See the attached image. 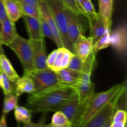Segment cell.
<instances>
[{"instance_id": "cell-1", "label": "cell", "mask_w": 127, "mask_h": 127, "mask_svg": "<svg viewBox=\"0 0 127 127\" xmlns=\"http://www.w3.org/2000/svg\"><path fill=\"white\" fill-rule=\"evenodd\" d=\"M76 93L74 88L58 84L37 93L29 94L26 106L33 113L57 112Z\"/></svg>"}, {"instance_id": "cell-2", "label": "cell", "mask_w": 127, "mask_h": 127, "mask_svg": "<svg viewBox=\"0 0 127 127\" xmlns=\"http://www.w3.org/2000/svg\"><path fill=\"white\" fill-rule=\"evenodd\" d=\"M122 84H116L105 91L94 93L83 109L80 117L74 127H83L110 102L117 93Z\"/></svg>"}, {"instance_id": "cell-3", "label": "cell", "mask_w": 127, "mask_h": 127, "mask_svg": "<svg viewBox=\"0 0 127 127\" xmlns=\"http://www.w3.org/2000/svg\"><path fill=\"white\" fill-rule=\"evenodd\" d=\"M96 64V53L93 52L84 62L80 72L76 91L81 107V114L88 102L94 93V84L91 81V75Z\"/></svg>"}, {"instance_id": "cell-4", "label": "cell", "mask_w": 127, "mask_h": 127, "mask_svg": "<svg viewBox=\"0 0 127 127\" xmlns=\"http://www.w3.org/2000/svg\"><path fill=\"white\" fill-rule=\"evenodd\" d=\"M49 7L57 26L63 47L74 53L73 45L71 43L66 31V19L64 13V7L61 0H44Z\"/></svg>"}, {"instance_id": "cell-5", "label": "cell", "mask_w": 127, "mask_h": 127, "mask_svg": "<svg viewBox=\"0 0 127 127\" xmlns=\"http://www.w3.org/2000/svg\"><path fill=\"white\" fill-rule=\"evenodd\" d=\"M24 74L29 77L33 81L35 88L34 93L59 84L56 72L48 68L40 69L33 68L24 71Z\"/></svg>"}, {"instance_id": "cell-6", "label": "cell", "mask_w": 127, "mask_h": 127, "mask_svg": "<svg viewBox=\"0 0 127 127\" xmlns=\"http://www.w3.org/2000/svg\"><path fill=\"white\" fill-rule=\"evenodd\" d=\"M7 47H9L16 53L24 71L33 69V53L29 39L18 35L14 40Z\"/></svg>"}, {"instance_id": "cell-7", "label": "cell", "mask_w": 127, "mask_h": 127, "mask_svg": "<svg viewBox=\"0 0 127 127\" xmlns=\"http://www.w3.org/2000/svg\"><path fill=\"white\" fill-rule=\"evenodd\" d=\"M68 119L72 127H74L81 114V107L77 93L68 99L59 109Z\"/></svg>"}, {"instance_id": "cell-8", "label": "cell", "mask_w": 127, "mask_h": 127, "mask_svg": "<svg viewBox=\"0 0 127 127\" xmlns=\"http://www.w3.org/2000/svg\"><path fill=\"white\" fill-rule=\"evenodd\" d=\"M38 7L40 14L42 16L43 19L47 22L51 32H52V35L53 37V42L56 44L57 48L63 47V42H62L59 31H58L57 26L56 25L55 21L53 15H52L45 1L44 0H39Z\"/></svg>"}, {"instance_id": "cell-9", "label": "cell", "mask_w": 127, "mask_h": 127, "mask_svg": "<svg viewBox=\"0 0 127 127\" xmlns=\"http://www.w3.org/2000/svg\"><path fill=\"white\" fill-rule=\"evenodd\" d=\"M110 45L113 48L122 55H125L127 48V25L122 24L117 27L110 33Z\"/></svg>"}, {"instance_id": "cell-10", "label": "cell", "mask_w": 127, "mask_h": 127, "mask_svg": "<svg viewBox=\"0 0 127 127\" xmlns=\"http://www.w3.org/2000/svg\"><path fill=\"white\" fill-rule=\"evenodd\" d=\"M29 40L33 53V68L40 69L47 68L46 65L47 55L45 52V39L37 40Z\"/></svg>"}, {"instance_id": "cell-11", "label": "cell", "mask_w": 127, "mask_h": 127, "mask_svg": "<svg viewBox=\"0 0 127 127\" xmlns=\"http://www.w3.org/2000/svg\"><path fill=\"white\" fill-rule=\"evenodd\" d=\"M117 108V104L110 101L83 127H103L108 119L114 115Z\"/></svg>"}, {"instance_id": "cell-12", "label": "cell", "mask_w": 127, "mask_h": 127, "mask_svg": "<svg viewBox=\"0 0 127 127\" xmlns=\"http://www.w3.org/2000/svg\"><path fill=\"white\" fill-rule=\"evenodd\" d=\"M93 38L90 37H86L81 33L73 44L74 53L84 63L87 58L93 52Z\"/></svg>"}, {"instance_id": "cell-13", "label": "cell", "mask_w": 127, "mask_h": 127, "mask_svg": "<svg viewBox=\"0 0 127 127\" xmlns=\"http://www.w3.org/2000/svg\"><path fill=\"white\" fill-rule=\"evenodd\" d=\"M64 13L66 19L67 34L71 43L73 45L79 35L83 33V29L79 20L77 19L78 16H74L70 11L66 9V7L64 9Z\"/></svg>"}, {"instance_id": "cell-14", "label": "cell", "mask_w": 127, "mask_h": 127, "mask_svg": "<svg viewBox=\"0 0 127 127\" xmlns=\"http://www.w3.org/2000/svg\"><path fill=\"white\" fill-rule=\"evenodd\" d=\"M15 22L7 18L2 22L0 28V44L7 46L18 35Z\"/></svg>"}, {"instance_id": "cell-15", "label": "cell", "mask_w": 127, "mask_h": 127, "mask_svg": "<svg viewBox=\"0 0 127 127\" xmlns=\"http://www.w3.org/2000/svg\"><path fill=\"white\" fill-rule=\"evenodd\" d=\"M113 4L114 0H99V10L97 14L104 22L106 29L110 32L112 24Z\"/></svg>"}, {"instance_id": "cell-16", "label": "cell", "mask_w": 127, "mask_h": 127, "mask_svg": "<svg viewBox=\"0 0 127 127\" xmlns=\"http://www.w3.org/2000/svg\"><path fill=\"white\" fill-rule=\"evenodd\" d=\"M58 83L61 85L71 87L76 89L79 81L80 73L68 69H61L56 72Z\"/></svg>"}, {"instance_id": "cell-17", "label": "cell", "mask_w": 127, "mask_h": 127, "mask_svg": "<svg viewBox=\"0 0 127 127\" xmlns=\"http://www.w3.org/2000/svg\"><path fill=\"white\" fill-rule=\"evenodd\" d=\"M26 26L28 30L29 34V39L31 40H42L44 39L41 30L40 22L39 19L24 15Z\"/></svg>"}, {"instance_id": "cell-18", "label": "cell", "mask_w": 127, "mask_h": 127, "mask_svg": "<svg viewBox=\"0 0 127 127\" xmlns=\"http://www.w3.org/2000/svg\"><path fill=\"white\" fill-rule=\"evenodd\" d=\"M15 88L14 94L17 97L21 96L23 94H32L35 93L34 84L29 77L24 75L19 77L14 83Z\"/></svg>"}, {"instance_id": "cell-19", "label": "cell", "mask_w": 127, "mask_h": 127, "mask_svg": "<svg viewBox=\"0 0 127 127\" xmlns=\"http://www.w3.org/2000/svg\"><path fill=\"white\" fill-rule=\"evenodd\" d=\"M7 17L16 22L23 16L21 2L17 0H3Z\"/></svg>"}, {"instance_id": "cell-20", "label": "cell", "mask_w": 127, "mask_h": 127, "mask_svg": "<svg viewBox=\"0 0 127 127\" xmlns=\"http://www.w3.org/2000/svg\"><path fill=\"white\" fill-rule=\"evenodd\" d=\"M89 22L90 26L89 37L93 38L94 43L107 32H110L106 29L104 22L99 15L95 18L89 20Z\"/></svg>"}, {"instance_id": "cell-21", "label": "cell", "mask_w": 127, "mask_h": 127, "mask_svg": "<svg viewBox=\"0 0 127 127\" xmlns=\"http://www.w3.org/2000/svg\"><path fill=\"white\" fill-rule=\"evenodd\" d=\"M0 70L3 72L12 83H14L19 77L9 60L4 53L0 55Z\"/></svg>"}, {"instance_id": "cell-22", "label": "cell", "mask_w": 127, "mask_h": 127, "mask_svg": "<svg viewBox=\"0 0 127 127\" xmlns=\"http://www.w3.org/2000/svg\"><path fill=\"white\" fill-rule=\"evenodd\" d=\"M14 117L19 124H26L31 122L32 112L28 108L17 105L14 109Z\"/></svg>"}, {"instance_id": "cell-23", "label": "cell", "mask_w": 127, "mask_h": 127, "mask_svg": "<svg viewBox=\"0 0 127 127\" xmlns=\"http://www.w3.org/2000/svg\"><path fill=\"white\" fill-rule=\"evenodd\" d=\"M18 97L15 94H9L4 95L2 106V114L6 115L7 114L14 110L17 105Z\"/></svg>"}, {"instance_id": "cell-24", "label": "cell", "mask_w": 127, "mask_h": 127, "mask_svg": "<svg viewBox=\"0 0 127 127\" xmlns=\"http://www.w3.org/2000/svg\"><path fill=\"white\" fill-rule=\"evenodd\" d=\"M81 7L83 11V16L87 17L88 21L93 19L98 16L91 0H84L81 4Z\"/></svg>"}, {"instance_id": "cell-25", "label": "cell", "mask_w": 127, "mask_h": 127, "mask_svg": "<svg viewBox=\"0 0 127 127\" xmlns=\"http://www.w3.org/2000/svg\"><path fill=\"white\" fill-rule=\"evenodd\" d=\"M110 32H107L102 37L98 39L93 45V52H98L101 50L107 48L110 45Z\"/></svg>"}, {"instance_id": "cell-26", "label": "cell", "mask_w": 127, "mask_h": 127, "mask_svg": "<svg viewBox=\"0 0 127 127\" xmlns=\"http://www.w3.org/2000/svg\"><path fill=\"white\" fill-rule=\"evenodd\" d=\"M0 73L2 75V86H1V89H2V92L4 94H14L15 93V88L14 84H12V82L9 79L7 76L4 74L2 71L0 70Z\"/></svg>"}, {"instance_id": "cell-27", "label": "cell", "mask_w": 127, "mask_h": 127, "mask_svg": "<svg viewBox=\"0 0 127 127\" xmlns=\"http://www.w3.org/2000/svg\"><path fill=\"white\" fill-rule=\"evenodd\" d=\"M51 124L55 126H65L70 125L68 119L64 114L60 111L55 112V114L52 116Z\"/></svg>"}, {"instance_id": "cell-28", "label": "cell", "mask_w": 127, "mask_h": 127, "mask_svg": "<svg viewBox=\"0 0 127 127\" xmlns=\"http://www.w3.org/2000/svg\"><path fill=\"white\" fill-rule=\"evenodd\" d=\"M83 64H84V63L82 62L81 60L76 55L74 54L67 68L71 71L80 73L83 68Z\"/></svg>"}, {"instance_id": "cell-29", "label": "cell", "mask_w": 127, "mask_h": 127, "mask_svg": "<svg viewBox=\"0 0 127 127\" xmlns=\"http://www.w3.org/2000/svg\"><path fill=\"white\" fill-rule=\"evenodd\" d=\"M64 4L66 9L73 13L74 16H79V15H82L80 9L77 5L76 0H61Z\"/></svg>"}, {"instance_id": "cell-30", "label": "cell", "mask_w": 127, "mask_h": 127, "mask_svg": "<svg viewBox=\"0 0 127 127\" xmlns=\"http://www.w3.org/2000/svg\"><path fill=\"white\" fill-rule=\"evenodd\" d=\"M21 6H22L23 16L25 15V16H31V17L39 19L40 13L38 7L30 6V5L25 4H21Z\"/></svg>"}, {"instance_id": "cell-31", "label": "cell", "mask_w": 127, "mask_h": 127, "mask_svg": "<svg viewBox=\"0 0 127 127\" xmlns=\"http://www.w3.org/2000/svg\"><path fill=\"white\" fill-rule=\"evenodd\" d=\"M40 13V12H39ZM39 21L40 22V26H41V30H42V35H43L44 38H49L50 40L53 42V37L52 35V32H51L50 29L49 27H48V24L47 22H45L42 16L40 14Z\"/></svg>"}, {"instance_id": "cell-32", "label": "cell", "mask_w": 127, "mask_h": 127, "mask_svg": "<svg viewBox=\"0 0 127 127\" xmlns=\"http://www.w3.org/2000/svg\"><path fill=\"white\" fill-rule=\"evenodd\" d=\"M127 112L124 110H117L112 117V122H127Z\"/></svg>"}, {"instance_id": "cell-33", "label": "cell", "mask_w": 127, "mask_h": 127, "mask_svg": "<svg viewBox=\"0 0 127 127\" xmlns=\"http://www.w3.org/2000/svg\"><path fill=\"white\" fill-rule=\"evenodd\" d=\"M57 53H58V49L54 50L53 52H51L48 57H47V59H46V65H47V68L52 69V66H53V64L55 61L56 57H57Z\"/></svg>"}, {"instance_id": "cell-34", "label": "cell", "mask_w": 127, "mask_h": 127, "mask_svg": "<svg viewBox=\"0 0 127 127\" xmlns=\"http://www.w3.org/2000/svg\"><path fill=\"white\" fill-rule=\"evenodd\" d=\"M22 127H47V125L45 123L44 117H43L40 120L39 122L32 123V122H30L29 123L24 124Z\"/></svg>"}, {"instance_id": "cell-35", "label": "cell", "mask_w": 127, "mask_h": 127, "mask_svg": "<svg viewBox=\"0 0 127 127\" xmlns=\"http://www.w3.org/2000/svg\"><path fill=\"white\" fill-rule=\"evenodd\" d=\"M7 18L6 10L4 6L3 0H0V28H1L2 22Z\"/></svg>"}, {"instance_id": "cell-36", "label": "cell", "mask_w": 127, "mask_h": 127, "mask_svg": "<svg viewBox=\"0 0 127 127\" xmlns=\"http://www.w3.org/2000/svg\"><path fill=\"white\" fill-rule=\"evenodd\" d=\"M21 4L30 5V6L38 7V1L39 0H19Z\"/></svg>"}, {"instance_id": "cell-37", "label": "cell", "mask_w": 127, "mask_h": 127, "mask_svg": "<svg viewBox=\"0 0 127 127\" xmlns=\"http://www.w3.org/2000/svg\"><path fill=\"white\" fill-rule=\"evenodd\" d=\"M6 115H2L1 119H0V127H7V124H6Z\"/></svg>"}, {"instance_id": "cell-38", "label": "cell", "mask_w": 127, "mask_h": 127, "mask_svg": "<svg viewBox=\"0 0 127 127\" xmlns=\"http://www.w3.org/2000/svg\"><path fill=\"white\" fill-rule=\"evenodd\" d=\"M126 124L123 122H112L110 127H125Z\"/></svg>"}, {"instance_id": "cell-39", "label": "cell", "mask_w": 127, "mask_h": 127, "mask_svg": "<svg viewBox=\"0 0 127 127\" xmlns=\"http://www.w3.org/2000/svg\"><path fill=\"white\" fill-rule=\"evenodd\" d=\"M112 117L113 115H112V116L108 119V120L106 122V123H105V125L103 126V127H110L112 122Z\"/></svg>"}, {"instance_id": "cell-40", "label": "cell", "mask_w": 127, "mask_h": 127, "mask_svg": "<svg viewBox=\"0 0 127 127\" xmlns=\"http://www.w3.org/2000/svg\"><path fill=\"white\" fill-rule=\"evenodd\" d=\"M84 1V0H76V2L77 5H78V7H79V9H80V11H81V12L82 15H83V11H82L81 7V2H83Z\"/></svg>"}, {"instance_id": "cell-41", "label": "cell", "mask_w": 127, "mask_h": 127, "mask_svg": "<svg viewBox=\"0 0 127 127\" xmlns=\"http://www.w3.org/2000/svg\"><path fill=\"white\" fill-rule=\"evenodd\" d=\"M47 127H72V126L70 125H65V126H55V125H53L52 124H50L48 125H47Z\"/></svg>"}, {"instance_id": "cell-42", "label": "cell", "mask_w": 127, "mask_h": 127, "mask_svg": "<svg viewBox=\"0 0 127 127\" xmlns=\"http://www.w3.org/2000/svg\"><path fill=\"white\" fill-rule=\"evenodd\" d=\"M2 75L0 73V88H1V86H2Z\"/></svg>"}, {"instance_id": "cell-43", "label": "cell", "mask_w": 127, "mask_h": 127, "mask_svg": "<svg viewBox=\"0 0 127 127\" xmlns=\"http://www.w3.org/2000/svg\"><path fill=\"white\" fill-rule=\"evenodd\" d=\"M4 52H3V50L2 48V45L0 44V55L1 54H3Z\"/></svg>"}, {"instance_id": "cell-44", "label": "cell", "mask_w": 127, "mask_h": 127, "mask_svg": "<svg viewBox=\"0 0 127 127\" xmlns=\"http://www.w3.org/2000/svg\"></svg>"}, {"instance_id": "cell-45", "label": "cell", "mask_w": 127, "mask_h": 127, "mask_svg": "<svg viewBox=\"0 0 127 127\" xmlns=\"http://www.w3.org/2000/svg\"><path fill=\"white\" fill-rule=\"evenodd\" d=\"M17 1H19V0H17Z\"/></svg>"}]
</instances>
